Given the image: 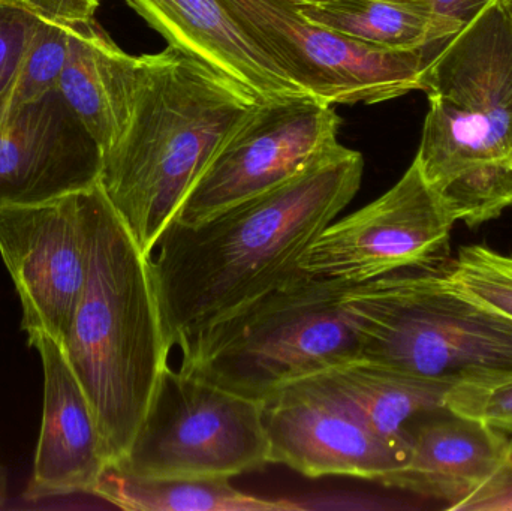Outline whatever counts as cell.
I'll return each mask as SVG.
<instances>
[{
	"label": "cell",
	"mask_w": 512,
	"mask_h": 511,
	"mask_svg": "<svg viewBox=\"0 0 512 511\" xmlns=\"http://www.w3.org/2000/svg\"><path fill=\"white\" fill-rule=\"evenodd\" d=\"M84 191L0 209V254L23 306L29 344L38 336L63 348L87 278Z\"/></svg>",
	"instance_id": "cell-11"
},
{
	"label": "cell",
	"mask_w": 512,
	"mask_h": 511,
	"mask_svg": "<svg viewBox=\"0 0 512 511\" xmlns=\"http://www.w3.org/2000/svg\"><path fill=\"white\" fill-rule=\"evenodd\" d=\"M445 410L512 434V377L493 383L457 384L448 390Z\"/></svg>",
	"instance_id": "cell-24"
},
{
	"label": "cell",
	"mask_w": 512,
	"mask_h": 511,
	"mask_svg": "<svg viewBox=\"0 0 512 511\" xmlns=\"http://www.w3.org/2000/svg\"><path fill=\"white\" fill-rule=\"evenodd\" d=\"M125 2L158 30L168 45L234 78L264 101L307 95L256 44L222 0Z\"/></svg>",
	"instance_id": "cell-16"
},
{
	"label": "cell",
	"mask_w": 512,
	"mask_h": 511,
	"mask_svg": "<svg viewBox=\"0 0 512 511\" xmlns=\"http://www.w3.org/2000/svg\"><path fill=\"white\" fill-rule=\"evenodd\" d=\"M409 458L382 485L444 501L445 510L480 491L512 456V440L450 411L424 414L406 425Z\"/></svg>",
	"instance_id": "cell-15"
},
{
	"label": "cell",
	"mask_w": 512,
	"mask_h": 511,
	"mask_svg": "<svg viewBox=\"0 0 512 511\" xmlns=\"http://www.w3.org/2000/svg\"><path fill=\"white\" fill-rule=\"evenodd\" d=\"M93 495L129 511H298L307 507L295 501L246 494L230 479L144 477L108 462Z\"/></svg>",
	"instance_id": "cell-19"
},
{
	"label": "cell",
	"mask_w": 512,
	"mask_h": 511,
	"mask_svg": "<svg viewBox=\"0 0 512 511\" xmlns=\"http://www.w3.org/2000/svg\"><path fill=\"white\" fill-rule=\"evenodd\" d=\"M87 278L63 353L98 423L108 462L128 453L168 365L144 255L99 182L84 191Z\"/></svg>",
	"instance_id": "cell-3"
},
{
	"label": "cell",
	"mask_w": 512,
	"mask_h": 511,
	"mask_svg": "<svg viewBox=\"0 0 512 511\" xmlns=\"http://www.w3.org/2000/svg\"><path fill=\"white\" fill-rule=\"evenodd\" d=\"M357 150L337 144L291 179L197 225L170 222L150 257L170 347L300 275L312 240L354 200Z\"/></svg>",
	"instance_id": "cell-1"
},
{
	"label": "cell",
	"mask_w": 512,
	"mask_h": 511,
	"mask_svg": "<svg viewBox=\"0 0 512 511\" xmlns=\"http://www.w3.org/2000/svg\"><path fill=\"white\" fill-rule=\"evenodd\" d=\"M262 408L270 464L307 479L351 477L382 485L408 462L409 441L382 437L312 378L283 387Z\"/></svg>",
	"instance_id": "cell-12"
},
{
	"label": "cell",
	"mask_w": 512,
	"mask_h": 511,
	"mask_svg": "<svg viewBox=\"0 0 512 511\" xmlns=\"http://www.w3.org/2000/svg\"><path fill=\"white\" fill-rule=\"evenodd\" d=\"M5 500V479H0V504Z\"/></svg>",
	"instance_id": "cell-28"
},
{
	"label": "cell",
	"mask_w": 512,
	"mask_h": 511,
	"mask_svg": "<svg viewBox=\"0 0 512 511\" xmlns=\"http://www.w3.org/2000/svg\"><path fill=\"white\" fill-rule=\"evenodd\" d=\"M429 113L414 161L456 222L512 206V24L495 3L439 45L423 74Z\"/></svg>",
	"instance_id": "cell-4"
},
{
	"label": "cell",
	"mask_w": 512,
	"mask_h": 511,
	"mask_svg": "<svg viewBox=\"0 0 512 511\" xmlns=\"http://www.w3.org/2000/svg\"><path fill=\"white\" fill-rule=\"evenodd\" d=\"M411 2L420 5L433 17L448 24L451 29L459 33L499 0H411Z\"/></svg>",
	"instance_id": "cell-26"
},
{
	"label": "cell",
	"mask_w": 512,
	"mask_h": 511,
	"mask_svg": "<svg viewBox=\"0 0 512 511\" xmlns=\"http://www.w3.org/2000/svg\"><path fill=\"white\" fill-rule=\"evenodd\" d=\"M98 8L99 0H57L42 14L20 71L0 95V119L57 89L75 26Z\"/></svg>",
	"instance_id": "cell-21"
},
{
	"label": "cell",
	"mask_w": 512,
	"mask_h": 511,
	"mask_svg": "<svg viewBox=\"0 0 512 511\" xmlns=\"http://www.w3.org/2000/svg\"><path fill=\"white\" fill-rule=\"evenodd\" d=\"M222 2L303 92L333 105L379 104L421 90L438 48L370 47L310 23L291 0Z\"/></svg>",
	"instance_id": "cell-8"
},
{
	"label": "cell",
	"mask_w": 512,
	"mask_h": 511,
	"mask_svg": "<svg viewBox=\"0 0 512 511\" xmlns=\"http://www.w3.org/2000/svg\"><path fill=\"white\" fill-rule=\"evenodd\" d=\"M101 168L98 143L57 89L0 119V209L92 188Z\"/></svg>",
	"instance_id": "cell-13"
},
{
	"label": "cell",
	"mask_w": 512,
	"mask_h": 511,
	"mask_svg": "<svg viewBox=\"0 0 512 511\" xmlns=\"http://www.w3.org/2000/svg\"><path fill=\"white\" fill-rule=\"evenodd\" d=\"M0 479H5V477H3L2 468H0Z\"/></svg>",
	"instance_id": "cell-30"
},
{
	"label": "cell",
	"mask_w": 512,
	"mask_h": 511,
	"mask_svg": "<svg viewBox=\"0 0 512 511\" xmlns=\"http://www.w3.org/2000/svg\"><path fill=\"white\" fill-rule=\"evenodd\" d=\"M340 122L334 105L315 96L262 102L219 150L174 219L197 225L286 182L339 144Z\"/></svg>",
	"instance_id": "cell-10"
},
{
	"label": "cell",
	"mask_w": 512,
	"mask_h": 511,
	"mask_svg": "<svg viewBox=\"0 0 512 511\" xmlns=\"http://www.w3.org/2000/svg\"><path fill=\"white\" fill-rule=\"evenodd\" d=\"M346 287L301 272L183 342L179 369L264 404L289 384L360 359Z\"/></svg>",
	"instance_id": "cell-5"
},
{
	"label": "cell",
	"mask_w": 512,
	"mask_h": 511,
	"mask_svg": "<svg viewBox=\"0 0 512 511\" xmlns=\"http://www.w3.org/2000/svg\"><path fill=\"white\" fill-rule=\"evenodd\" d=\"M451 511H512V456L489 483Z\"/></svg>",
	"instance_id": "cell-25"
},
{
	"label": "cell",
	"mask_w": 512,
	"mask_h": 511,
	"mask_svg": "<svg viewBox=\"0 0 512 511\" xmlns=\"http://www.w3.org/2000/svg\"><path fill=\"white\" fill-rule=\"evenodd\" d=\"M499 3H501L502 8L507 12L508 18H510L512 24V0H499Z\"/></svg>",
	"instance_id": "cell-27"
},
{
	"label": "cell",
	"mask_w": 512,
	"mask_h": 511,
	"mask_svg": "<svg viewBox=\"0 0 512 511\" xmlns=\"http://www.w3.org/2000/svg\"><path fill=\"white\" fill-rule=\"evenodd\" d=\"M343 305L360 359L451 386L512 377L511 318L456 293L441 272L349 285Z\"/></svg>",
	"instance_id": "cell-6"
},
{
	"label": "cell",
	"mask_w": 512,
	"mask_h": 511,
	"mask_svg": "<svg viewBox=\"0 0 512 511\" xmlns=\"http://www.w3.org/2000/svg\"><path fill=\"white\" fill-rule=\"evenodd\" d=\"M262 102L179 48L141 56L131 117L102 156L99 185L144 255L152 257L192 186Z\"/></svg>",
	"instance_id": "cell-2"
},
{
	"label": "cell",
	"mask_w": 512,
	"mask_h": 511,
	"mask_svg": "<svg viewBox=\"0 0 512 511\" xmlns=\"http://www.w3.org/2000/svg\"><path fill=\"white\" fill-rule=\"evenodd\" d=\"M310 378L342 399L373 431L400 443L409 441V422L445 410V398L453 387L366 359L342 363Z\"/></svg>",
	"instance_id": "cell-18"
},
{
	"label": "cell",
	"mask_w": 512,
	"mask_h": 511,
	"mask_svg": "<svg viewBox=\"0 0 512 511\" xmlns=\"http://www.w3.org/2000/svg\"><path fill=\"white\" fill-rule=\"evenodd\" d=\"M144 477L234 479L270 465L264 408L165 366L140 429L119 461Z\"/></svg>",
	"instance_id": "cell-7"
},
{
	"label": "cell",
	"mask_w": 512,
	"mask_h": 511,
	"mask_svg": "<svg viewBox=\"0 0 512 511\" xmlns=\"http://www.w3.org/2000/svg\"><path fill=\"white\" fill-rule=\"evenodd\" d=\"M391 2L412 3L411 0H391ZM414 5H415V3H414Z\"/></svg>",
	"instance_id": "cell-29"
},
{
	"label": "cell",
	"mask_w": 512,
	"mask_h": 511,
	"mask_svg": "<svg viewBox=\"0 0 512 511\" xmlns=\"http://www.w3.org/2000/svg\"><path fill=\"white\" fill-rule=\"evenodd\" d=\"M57 0H0V95L20 71L39 20Z\"/></svg>",
	"instance_id": "cell-23"
},
{
	"label": "cell",
	"mask_w": 512,
	"mask_h": 511,
	"mask_svg": "<svg viewBox=\"0 0 512 511\" xmlns=\"http://www.w3.org/2000/svg\"><path fill=\"white\" fill-rule=\"evenodd\" d=\"M141 56L125 53L95 17L75 26L57 90L102 156L122 137L137 93Z\"/></svg>",
	"instance_id": "cell-17"
},
{
	"label": "cell",
	"mask_w": 512,
	"mask_h": 511,
	"mask_svg": "<svg viewBox=\"0 0 512 511\" xmlns=\"http://www.w3.org/2000/svg\"><path fill=\"white\" fill-rule=\"evenodd\" d=\"M310 23L384 50H421L456 36V30L414 3L391 0H291Z\"/></svg>",
	"instance_id": "cell-20"
},
{
	"label": "cell",
	"mask_w": 512,
	"mask_h": 511,
	"mask_svg": "<svg viewBox=\"0 0 512 511\" xmlns=\"http://www.w3.org/2000/svg\"><path fill=\"white\" fill-rule=\"evenodd\" d=\"M456 293L512 320V257L484 245L462 246L441 270Z\"/></svg>",
	"instance_id": "cell-22"
},
{
	"label": "cell",
	"mask_w": 512,
	"mask_h": 511,
	"mask_svg": "<svg viewBox=\"0 0 512 511\" xmlns=\"http://www.w3.org/2000/svg\"><path fill=\"white\" fill-rule=\"evenodd\" d=\"M30 345L41 354L44 407L27 500L93 494L108 464L92 407L62 347L47 336Z\"/></svg>",
	"instance_id": "cell-14"
},
{
	"label": "cell",
	"mask_w": 512,
	"mask_h": 511,
	"mask_svg": "<svg viewBox=\"0 0 512 511\" xmlns=\"http://www.w3.org/2000/svg\"><path fill=\"white\" fill-rule=\"evenodd\" d=\"M454 224L414 161L381 197L324 228L304 251L300 270L343 285L405 270L441 272L451 260Z\"/></svg>",
	"instance_id": "cell-9"
}]
</instances>
